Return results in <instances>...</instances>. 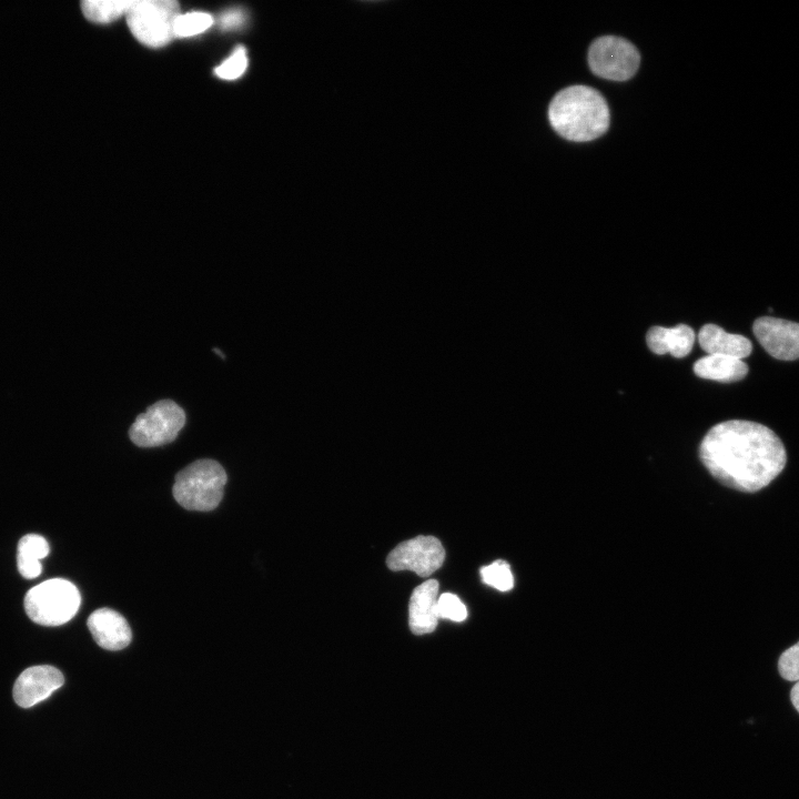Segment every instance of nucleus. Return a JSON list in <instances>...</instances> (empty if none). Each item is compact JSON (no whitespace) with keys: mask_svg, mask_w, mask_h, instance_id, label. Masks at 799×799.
<instances>
[{"mask_svg":"<svg viewBox=\"0 0 799 799\" xmlns=\"http://www.w3.org/2000/svg\"><path fill=\"white\" fill-rule=\"evenodd\" d=\"M699 457L719 483L744 493L768 486L787 463L785 446L776 433L745 419L712 426L699 445Z\"/></svg>","mask_w":799,"mask_h":799,"instance_id":"obj_1","label":"nucleus"},{"mask_svg":"<svg viewBox=\"0 0 799 799\" xmlns=\"http://www.w3.org/2000/svg\"><path fill=\"white\" fill-rule=\"evenodd\" d=\"M553 129L563 138L591 141L609 127V109L604 97L586 85H573L559 91L548 108Z\"/></svg>","mask_w":799,"mask_h":799,"instance_id":"obj_2","label":"nucleus"},{"mask_svg":"<svg viewBox=\"0 0 799 799\" xmlns=\"http://www.w3.org/2000/svg\"><path fill=\"white\" fill-rule=\"evenodd\" d=\"M225 483V471L216 461L199 459L175 475L172 493L182 507L209 512L221 502Z\"/></svg>","mask_w":799,"mask_h":799,"instance_id":"obj_3","label":"nucleus"},{"mask_svg":"<svg viewBox=\"0 0 799 799\" xmlns=\"http://www.w3.org/2000/svg\"><path fill=\"white\" fill-rule=\"evenodd\" d=\"M80 603V593L71 581L52 578L26 594L24 609L29 618L39 625L60 626L77 614Z\"/></svg>","mask_w":799,"mask_h":799,"instance_id":"obj_4","label":"nucleus"},{"mask_svg":"<svg viewBox=\"0 0 799 799\" xmlns=\"http://www.w3.org/2000/svg\"><path fill=\"white\" fill-rule=\"evenodd\" d=\"M125 16L132 34L141 43L159 48L175 37L180 8L173 0H133Z\"/></svg>","mask_w":799,"mask_h":799,"instance_id":"obj_5","label":"nucleus"},{"mask_svg":"<svg viewBox=\"0 0 799 799\" xmlns=\"http://www.w3.org/2000/svg\"><path fill=\"white\" fill-rule=\"evenodd\" d=\"M185 424V413L172 400H161L135 418L130 439L139 447H156L173 442Z\"/></svg>","mask_w":799,"mask_h":799,"instance_id":"obj_6","label":"nucleus"},{"mask_svg":"<svg viewBox=\"0 0 799 799\" xmlns=\"http://www.w3.org/2000/svg\"><path fill=\"white\" fill-rule=\"evenodd\" d=\"M640 55L628 40L615 36L597 38L588 50V64L594 74L614 81L630 79L638 70Z\"/></svg>","mask_w":799,"mask_h":799,"instance_id":"obj_7","label":"nucleus"},{"mask_svg":"<svg viewBox=\"0 0 799 799\" xmlns=\"http://www.w3.org/2000/svg\"><path fill=\"white\" fill-rule=\"evenodd\" d=\"M445 550L434 536H417L402 542L387 555L391 570H412L419 577H428L444 563Z\"/></svg>","mask_w":799,"mask_h":799,"instance_id":"obj_8","label":"nucleus"},{"mask_svg":"<svg viewBox=\"0 0 799 799\" xmlns=\"http://www.w3.org/2000/svg\"><path fill=\"white\" fill-rule=\"evenodd\" d=\"M754 334L766 352L775 358H799V323L771 316L754 322Z\"/></svg>","mask_w":799,"mask_h":799,"instance_id":"obj_9","label":"nucleus"},{"mask_svg":"<svg viewBox=\"0 0 799 799\" xmlns=\"http://www.w3.org/2000/svg\"><path fill=\"white\" fill-rule=\"evenodd\" d=\"M64 682L62 672L49 665L27 668L13 686V699L22 708H30L47 699Z\"/></svg>","mask_w":799,"mask_h":799,"instance_id":"obj_10","label":"nucleus"},{"mask_svg":"<svg viewBox=\"0 0 799 799\" xmlns=\"http://www.w3.org/2000/svg\"><path fill=\"white\" fill-rule=\"evenodd\" d=\"M87 624L95 643L104 649H123L132 639L128 621L113 609L100 608L94 610L89 616Z\"/></svg>","mask_w":799,"mask_h":799,"instance_id":"obj_11","label":"nucleus"},{"mask_svg":"<svg viewBox=\"0 0 799 799\" xmlns=\"http://www.w3.org/2000/svg\"><path fill=\"white\" fill-rule=\"evenodd\" d=\"M437 595L436 579H427L413 590L408 605V623L413 634L419 636L435 630L439 619Z\"/></svg>","mask_w":799,"mask_h":799,"instance_id":"obj_12","label":"nucleus"},{"mask_svg":"<svg viewBox=\"0 0 799 799\" xmlns=\"http://www.w3.org/2000/svg\"><path fill=\"white\" fill-rule=\"evenodd\" d=\"M646 342L655 354L669 353L674 357L681 358L692 350L695 333L686 324H678L674 327L653 326L647 332Z\"/></svg>","mask_w":799,"mask_h":799,"instance_id":"obj_13","label":"nucleus"},{"mask_svg":"<svg viewBox=\"0 0 799 799\" xmlns=\"http://www.w3.org/2000/svg\"><path fill=\"white\" fill-rule=\"evenodd\" d=\"M698 341L708 355H724L742 360L752 351V344L747 337L727 333L715 324L704 325L699 331Z\"/></svg>","mask_w":799,"mask_h":799,"instance_id":"obj_14","label":"nucleus"},{"mask_svg":"<svg viewBox=\"0 0 799 799\" xmlns=\"http://www.w3.org/2000/svg\"><path fill=\"white\" fill-rule=\"evenodd\" d=\"M697 376L718 382H737L748 373L747 364L739 358L724 355H707L694 364Z\"/></svg>","mask_w":799,"mask_h":799,"instance_id":"obj_15","label":"nucleus"},{"mask_svg":"<svg viewBox=\"0 0 799 799\" xmlns=\"http://www.w3.org/2000/svg\"><path fill=\"white\" fill-rule=\"evenodd\" d=\"M49 544L44 537L38 534L23 536L18 544L17 564L21 576L36 578L41 574L40 559L49 554Z\"/></svg>","mask_w":799,"mask_h":799,"instance_id":"obj_16","label":"nucleus"},{"mask_svg":"<svg viewBox=\"0 0 799 799\" xmlns=\"http://www.w3.org/2000/svg\"><path fill=\"white\" fill-rule=\"evenodd\" d=\"M133 0H85L81 3L84 17L95 23H109L127 14Z\"/></svg>","mask_w":799,"mask_h":799,"instance_id":"obj_17","label":"nucleus"},{"mask_svg":"<svg viewBox=\"0 0 799 799\" xmlns=\"http://www.w3.org/2000/svg\"><path fill=\"white\" fill-rule=\"evenodd\" d=\"M481 576L484 584L499 591H508L514 587V576L505 560L497 559L490 565L482 567Z\"/></svg>","mask_w":799,"mask_h":799,"instance_id":"obj_18","label":"nucleus"},{"mask_svg":"<svg viewBox=\"0 0 799 799\" xmlns=\"http://www.w3.org/2000/svg\"><path fill=\"white\" fill-rule=\"evenodd\" d=\"M213 18L204 12L180 14L174 23V36L180 38L195 36L209 29Z\"/></svg>","mask_w":799,"mask_h":799,"instance_id":"obj_19","label":"nucleus"},{"mask_svg":"<svg viewBox=\"0 0 799 799\" xmlns=\"http://www.w3.org/2000/svg\"><path fill=\"white\" fill-rule=\"evenodd\" d=\"M246 67V51L243 47H237L231 57L214 69V72L221 79L234 80L244 73Z\"/></svg>","mask_w":799,"mask_h":799,"instance_id":"obj_20","label":"nucleus"},{"mask_svg":"<svg viewBox=\"0 0 799 799\" xmlns=\"http://www.w3.org/2000/svg\"><path fill=\"white\" fill-rule=\"evenodd\" d=\"M437 611L439 618L453 621H463L467 617L465 605L456 595L451 593H444L438 597Z\"/></svg>","mask_w":799,"mask_h":799,"instance_id":"obj_21","label":"nucleus"},{"mask_svg":"<svg viewBox=\"0 0 799 799\" xmlns=\"http://www.w3.org/2000/svg\"><path fill=\"white\" fill-rule=\"evenodd\" d=\"M778 670L783 679L799 681V641L780 655Z\"/></svg>","mask_w":799,"mask_h":799,"instance_id":"obj_22","label":"nucleus"},{"mask_svg":"<svg viewBox=\"0 0 799 799\" xmlns=\"http://www.w3.org/2000/svg\"><path fill=\"white\" fill-rule=\"evenodd\" d=\"M244 20V13L240 9H231L225 11L220 17V26L223 29H233L242 24Z\"/></svg>","mask_w":799,"mask_h":799,"instance_id":"obj_23","label":"nucleus"},{"mask_svg":"<svg viewBox=\"0 0 799 799\" xmlns=\"http://www.w3.org/2000/svg\"><path fill=\"white\" fill-rule=\"evenodd\" d=\"M790 699L796 708V710L799 712V681H797L790 691Z\"/></svg>","mask_w":799,"mask_h":799,"instance_id":"obj_24","label":"nucleus"}]
</instances>
